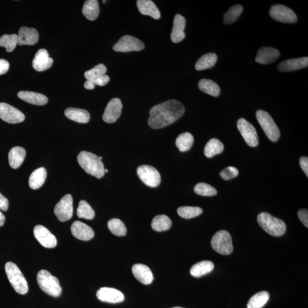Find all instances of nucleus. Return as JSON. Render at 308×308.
Listing matches in <instances>:
<instances>
[{
  "label": "nucleus",
  "instance_id": "nucleus-42",
  "mask_svg": "<svg viewBox=\"0 0 308 308\" xmlns=\"http://www.w3.org/2000/svg\"><path fill=\"white\" fill-rule=\"evenodd\" d=\"M194 191L196 194L204 197H213L217 194L216 189L205 183H200L196 185Z\"/></svg>",
  "mask_w": 308,
  "mask_h": 308
},
{
  "label": "nucleus",
  "instance_id": "nucleus-23",
  "mask_svg": "<svg viewBox=\"0 0 308 308\" xmlns=\"http://www.w3.org/2000/svg\"><path fill=\"white\" fill-rule=\"evenodd\" d=\"M132 272L134 277L144 285L152 284L154 280L153 272L146 265L135 264L132 268Z\"/></svg>",
  "mask_w": 308,
  "mask_h": 308
},
{
  "label": "nucleus",
  "instance_id": "nucleus-53",
  "mask_svg": "<svg viewBox=\"0 0 308 308\" xmlns=\"http://www.w3.org/2000/svg\"><path fill=\"white\" fill-rule=\"evenodd\" d=\"M182 308V307H175V308Z\"/></svg>",
  "mask_w": 308,
  "mask_h": 308
},
{
  "label": "nucleus",
  "instance_id": "nucleus-54",
  "mask_svg": "<svg viewBox=\"0 0 308 308\" xmlns=\"http://www.w3.org/2000/svg\"><path fill=\"white\" fill-rule=\"evenodd\" d=\"M102 2H103V3H104V4H105V3H106V2H107V1H103Z\"/></svg>",
  "mask_w": 308,
  "mask_h": 308
},
{
  "label": "nucleus",
  "instance_id": "nucleus-32",
  "mask_svg": "<svg viewBox=\"0 0 308 308\" xmlns=\"http://www.w3.org/2000/svg\"><path fill=\"white\" fill-rule=\"evenodd\" d=\"M224 145L222 142L216 139H210L205 144L204 153L205 156L208 158L217 155L223 152Z\"/></svg>",
  "mask_w": 308,
  "mask_h": 308
},
{
  "label": "nucleus",
  "instance_id": "nucleus-29",
  "mask_svg": "<svg viewBox=\"0 0 308 308\" xmlns=\"http://www.w3.org/2000/svg\"><path fill=\"white\" fill-rule=\"evenodd\" d=\"M82 14L90 21H94L99 14V4L97 0H87L83 4Z\"/></svg>",
  "mask_w": 308,
  "mask_h": 308
},
{
  "label": "nucleus",
  "instance_id": "nucleus-1",
  "mask_svg": "<svg viewBox=\"0 0 308 308\" xmlns=\"http://www.w3.org/2000/svg\"><path fill=\"white\" fill-rule=\"evenodd\" d=\"M185 111V107L181 102L175 99H169L151 108L149 125L153 129H159L168 126L182 117Z\"/></svg>",
  "mask_w": 308,
  "mask_h": 308
},
{
  "label": "nucleus",
  "instance_id": "nucleus-10",
  "mask_svg": "<svg viewBox=\"0 0 308 308\" xmlns=\"http://www.w3.org/2000/svg\"><path fill=\"white\" fill-rule=\"evenodd\" d=\"M237 128L248 146L256 147L259 144V137L256 128L245 119L240 118L237 123Z\"/></svg>",
  "mask_w": 308,
  "mask_h": 308
},
{
  "label": "nucleus",
  "instance_id": "nucleus-13",
  "mask_svg": "<svg viewBox=\"0 0 308 308\" xmlns=\"http://www.w3.org/2000/svg\"><path fill=\"white\" fill-rule=\"evenodd\" d=\"M0 118L6 123L12 124L22 123L25 120V115L12 106L0 103Z\"/></svg>",
  "mask_w": 308,
  "mask_h": 308
},
{
  "label": "nucleus",
  "instance_id": "nucleus-12",
  "mask_svg": "<svg viewBox=\"0 0 308 308\" xmlns=\"http://www.w3.org/2000/svg\"><path fill=\"white\" fill-rule=\"evenodd\" d=\"M144 44L142 41L133 36H124L121 38L115 45L113 49L118 52H129L132 51H140L144 49Z\"/></svg>",
  "mask_w": 308,
  "mask_h": 308
},
{
  "label": "nucleus",
  "instance_id": "nucleus-41",
  "mask_svg": "<svg viewBox=\"0 0 308 308\" xmlns=\"http://www.w3.org/2000/svg\"><path fill=\"white\" fill-rule=\"evenodd\" d=\"M177 212L180 216L189 219L200 216L203 213V210L198 207L184 206L179 207Z\"/></svg>",
  "mask_w": 308,
  "mask_h": 308
},
{
  "label": "nucleus",
  "instance_id": "nucleus-25",
  "mask_svg": "<svg viewBox=\"0 0 308 308\" xmlns=\"http://www.w3.org/2000/svg\"><path fill=\"white\" fill-rule=\"evenodd\" d=\"M18 97L22 100L34 105L43 106L46 105L48 102L46 95L32 92H20L18 93Z\"/></svg>",
  "mask_w": 308,
  "mask_h": 308
},
{
  "label": "nucleus",
  "instance_id": "nucleus-14",
  "mask_svg": "<svg viewBox=\"0 0 308 308\" xmlns=\"http://www.w3.org/2000/svg\"><path fill=\"white\" fill-rule=\"evenodd\" d=\"M33 233L37 241L44 247L53 248L57 246L56 237L46 227L37 225L34 228Z\"/></svg>",
  "mask_w": 308,
  "mask_h": 308
},
{
  "label": "nucleus",
  "instance_id": "nucleus-36",
  "mask_svg": "<svg viewBox=\"0 0 308 308\" xmlns=\"http://www.w3.org/2000/svg\"><path fill=\"white\" fill-rule=\"evenodd\" d=\"M194 140V137L190 133H182L176 139V145L180 152H185L191 148Z\"/></svg>",
  "mask_w": 308,
  "mask_h": 308
},
{
  "label": "nucleus",
  "instance_id": "nucleus-49",
  "mask_svg": "<svg viewBox=\"0 0 308 308\" xmlns=\"http://www.w3.org/2000/svg\"><path fill=\"white\" fill-rule=\"evenodd\" d=\"M8 207L9 201L8 199L0 193V210L6 211L8 210Z\"/></svg>",
  "mask_w": 308,
  "mask_h": 308
},
{
  "label": "nucleus",
  "instance_id": "nucleus-48",
  "mask_svg": "<svg viewBox=\"0 0 308 308\" xmlns=\"http://www.w3.org/2000/svg\"><path fill=\"white\" fill-rule=\"evenodd\" d=\"M300 165L301 169L303 170L305 174L308 177V158L306 156L301 157L300 159Z\"/></svg>",
  "mask_w": 308,
  "mask_h": 308
},
{
  "label": "nucleus",
  "instance_id": "nucleus-50",
  "mask_svg": "<svg viewBox=\"0 0 308 308\" xmlns=\"http://www.w3.org/2000/svg\"><path fill=\"white\" fill-rule=\"evenodd\" d=\"M95 85L92 80H87L84 83V87L88 90H92L95 88Z\"/></svg>",
  "mask_w": 308,
  "mask_h": 308
},
{
  "label": "nucleus",
  "instance_id": "nucleus-22",
  "mask_svg": "<svg viewBox=\"0 0 308 308\" xmlns=\"http://www.w3.org/2000/svg\"><path fill=\"white\" fill-rule=\"evenodd\" d=\"M185 23L186 20L184 16L179 14L175 16L171 34V40L172 43H178L184 40L185 37L184 31Z\"/></svg>",
  "mask_w": 308,
  "mask_h": 308
},
{
  "label": "nucleus",
  "instance_id": "nucleus-16",
  "mask_svg": "<svg viewBox=\"0 0 308 308\" xmlns=\"http://www.w3.org/2000/svg\"><path fill=\"white\" fill-rule=\"evenodd\" d=\"M98 299L108 303H119L123 302L124 299V295L116 289L103 287L97 293Z\"/></svg>",
  "mask_w": 308,
  "mask_h": 308
},
{
  "label": "nucleus",
  "instance_id": "nucleus-4",
  "mask_svg": "<svg viewBox=\"0 0 308 308\" xmlns=\"http://www.w3.org/2000/svg\"><path fill=\"white\" fill-rule=\"evenodd\" d=\"M5 269L8 280L14 290L19 294L27 293L28 282L17 265L9 262L6 263Z\"/></svg>",
  "mask_w": 308,
  "mask_h": 308
},
{
  "label": "nucleus",
  "instance_id": "nucleus-39",
  "mask_svg": "<svg viewBox=\"0 0 308 308\" xmlns=\"http://www.w3.org/2000/svg\"><path fill=\"white\" fill-rule=\"evenodd\" d=\"M243 11V8L242 5L237 4L232 6L224 15V23L226 25L233 23L242 15Z\"/></svg>",
  "mask_w": 308,
  "mask_h": 308
},
{
  "label": "nucleus",
  "instance_id": "nucleus-17",
  "mask_svg": "<svg viewBox=\"0 0 308 308\" xmlns=\"http://www.w3.org/2000/svg\"><path fill=\"white\" fill-rule=\"evenodd\" d=\"M72 235L83 241H89L94 236V231L91 227L79 221H76L71 226Z\"/></svg>",
  "mask_w": 308,
  "mask_h": 308
},
{
  "label": "nucleus",
  "instance_id": "nucleus-19",
  "mask_svg": "<svg viewBox=\"0 0 308 308\" xmlns=\"http://www.w3.org/2000/svg\"><path fill=\"white\" fill-rule=\"evenodd\" d=\"M53 60L49 57L46 49H41L37 51L33 60V68L38 72H43L52 66Z\"/></svg>",
  "mask_w": 308,
  "mask_h": 308
},
{
  "label": "nucleus",
  "instance_id": "nucleus-20",
  "mask_svg": "<svg viewBox=\"0 0 308 308\" xmlns=\"http://www.w3.org/2000/svg\"><path fill=\"white\" fill-rule=\"evenodd\" d=\"M308 65V58L307 57L298 58L284 61L279 63L277 69L281 72H293L306 68Z\"/></svg>",
  "mask_w": 308,
  "mask_h": 308
},
{
  "label": "nucleus",
  "instance_id": "nucleus-46",
  "mask_svg": "<svg viewBox=\"0 0 308 308\" xmlns=\"http://www.w3.org/2000/svg\"><path fill=\"white\" fill-rule=\"evenodd\" d=\"M297 216L299 219L307 228L308 227V211L307 209L300 210L298 212Z\"/></svg>",
  "mask_w": 308,
  "mask_h": 308
},
{
  "label": "nucleus",
  "instance_id": "nucleus-45",
  "mask_svg": "<svg viewBox=\"0 0 308 308\" xmlns=\"http://www.w3.org/2000/svg\"><path fill=\"white\" fill-rule=\"evenodd\" d=\"M91 80H92L95 86H104L107 85L109 81H110V78H109L108 76L104 75Z\"/></svg>",
  "mask_w": 308,
  "mask_h": 308
},
{
  "label": "nucleus",
  "instance_id": "nucleus-34",
  "mask_svg": "<svg viewBox=\"0 0 308 308\" xmlns=\"http://www.w3.org/2000/svg\"><path fill=\"white\" fill-rule=\"evenodd\" d=\"M172 226V221L165 215H159L154 218L152 223V229L157 232L168 230Z\"/></svg>",
  "mask_w": 308,
  "mask_h": 308
},
{
  "label": "nucleus",
  "instance_id": "nucleus-31",
  "mask_svg": "<svg viewBox=\"0 0 308 308\" xmlns=\"http://www.w3.org/2000/svg\"><path fill=\"white\" fill-rule=\"evenodd\" d=\"M199 88L200 91L213 97H218L220 93L219 86L211 79H202L199 82Z\"/></svg>",
  "mask_w": 308,
  "mask_h": 308
},
{
  "label": "nucleus",
  "instance_id": "nucleus-8",
  "mask_svg": "<svg viewBox=\"0 0 308 308\" xmlns=\"http://www.w3.org/2000/svg\"><path fill=\"white\" fill-rule=\"evenodd\" d=\"M269 14L274 20L282 23L293 24L297 21V15L294 12L283 5H273Z\"/></svg>",
  "mask_w": 308,
  "mask_h": 308
},
{
  "label": "nucleus",
  "instance_id": "nucleus-3",
  "mask_svg": "<svg viewBox=\"0 0 308 308\" xmlns=\"http://www.w3.org/2000/svg\"><path fill=\"white\" fill-rule=\"evenodd\" d=\"M258 221L262 229L272 236H281L286 232L287 226L284 221L267 213L259 214Z\"/></svg>",
  "mask_w": 308,
  "mask_h": 308
},
{
  "label": "nucleus",
  "instance_id": "nucleus-21",
  "mask_svg": "<svg viewBox=\"0 0 308 308\" xmlns=\"http://www.w3.org/2000/svg\"><path fill=\"white\" fill-rule=\"evenodd\" d=\"M279 56L280 52L277 49L271 47H263L258 50L255 61L259 63L268 65L276 62Z\"/></svg>",
  "mask_w": 308,
  "mask_h": 308
},
{
  "label": "nucleus",
  "instance_id": "nucleus-40",
  "mask_svg": "<svg viewBox=\"0 0 308 308\" xmlns=\"http://www.w3.org/2000/svg\"><path fill=\"white\" fill-rule=\"evenodd\" d=\"M17 44V34H4L0 37V46L4 47L7 52L14 51Z\"/></svg>",
  "mask_w": 308,
  "mask_h": 308
},
{
  "label": "nucleus",
  "instance_id": "nucleus-2",
  "mask_svg": "<svg viewBox=\"0 0 308 308\" xmlns=\"http://www.w3.org/2000/svg\"><path fill=\"white\" fill-rule=\"evenodd\" d=\"M77 160L80 166L88 174L98 179L104 176V165L102 160L95 154L83 151L79 154Z\"/></svg>",
  "mask_w": 308,
  "mask_h": 308
},
{
  "label": "nucleus",
  "instance_id": "nucleus-9",
  "mask_svg": "<svg viewBox=\"0 0 308 308\" xmlns=\"http://www.w3.org/2000/svg\"><path fill=\"white\" fill-rule=\"evenodd\" d=\"M137 174L141 181L150 187H158L161 181L158 170L151 166H139L137 169Z\"/></svg>",
  "mask_w": 308,
  "mask_h": 308
},
{
  "label": "nucleus",
  "instance_id": "nucleus-28",
  "mask_svg": "<svg viewBox=\"0 0 308 308\" xmlns=\"http://www.w3.org/2000/svg\"><path fill=\"white\" fill-rule=\"evenodd\" d=\"M46 169L44 168L38 169L31 173L29 179V185L33 190L40 188L46 179Z\"/></svg>",
  "mask_w": 308,
  "mask_h": 308
},
{
  "label": "nucleus",
  "instance_id": "nucleus-35",
  "mask_svg": "<svg viewBox=\"0 0 308 308\" xmlns=\"http://www.w3.org/2000/svg\"><path fill=\"white\" fill-rule=\"evenodd\" d=\"M269 297L268 292H259L250 298L247 308H262L268 302Z\"/></svg>",
  "mask_w": 308,
  "mask_h": 308
},
{
  "label": "nucleus",
  "instance_id": "nucleus-18",
  "mask_svg": "<svg viewBox=\"0 0 308 308\" xmlns=\"http://www.w3.org/2000/svg\"><path fill=\"white\" fill-rule=\"evenodd\" d=\"M18 44L20 46H33L37 43L39 34L34 28L21 27L19 30Z\"/></svg>",
  "mask_w": 308,
  "mask_h": 308
},
{
  "label": "nucleus",
  "instance_id": "nucleus-52",
  "mask_svg": "<svg viewBox=\"0 0 308 308\" xmlns=\"http://www.w3.org/2000/svg\"><path fill=\"white\" fill-rule=\"evenodd\" d=\"M105 172H108V169H105Z\"/></svg>",
  "mask_w": 308,
  "mask_h": 308
},
{
  "label": "nucleus",
  "instance_id": "nucleus-7",
  "mask_svg": "<svg viewBox=\"0 0 308 308\" xmlns=\"http://www.w3.org/2000/svg\"><path fill=\"white\" fill-rule=\"evenodd\" d=\"M211 246L214 251L220 254L229 255L233 252L232 237L225 230L218 231L211 240Z\"/></svg>",
  "mask_w": 308,
  "mask_h": 308
},
{
  "label": "nucleus",
  "instance_id": "nucleus-43",
  "mask_svg": "<svg viewBox=\"0 0 308 308\" xmlns=\"http://www.w3.org/2000/svg\"><path fill=\"white\" fill-rule=\"evenodd\" d=\"M107 67L104 64H98L95 66L94 68L88 70L85 73V77L87 80H91L97 78V77L102 75H105L107 73Z\"/></svg>",
  "mask_w": 308,
  "mask_h": 308
},
{
  "label": "nucleus",
  "instance_id": "nucleus-15",
  "mask_svg": "<svg viewBox=\"0 0 308 308\" xmlns=\"http://www.w3.org/2000/svg\"><path fill=\"white\" fill-rule=\"evenodd\" d=\"M123 105L120 99L115 98L111 99L105 108L102 119L108 123H114L121 116Z\"/></svg>",
  "mask_w": 308,
  "mask_h": 308
},
{
  "label": "nucleus",
  "instance_id": "nucleus-51",
  "mask_svg": "<svg viewBox=\"0 0 308 308\" xmlns=\"http://www.w3.org/2000/svg\"><path fill=\"white\" fill-rule=\"evenodd\" d=\"M5 221V217L4 215L0 211V227L4 226Z\"/></svg>",
  "mask_w": 308,
  "mask_h": 308
},
{
  "label": "nucleus",
  "instance_id": "nucleus-11",
  "mask_svg": "<svg viewBox=\"0 0 308 308\" xmlns=\"http://www.w3.org/2000/svg\"><path fill=\"white\" fill-rule=\"evenodd\" d=\"M73 203L72 195L67 194L56 204L54 213L60 221L64 222L71 219L73 214Z\"/></svg>",
  "mask_w": 308,
  "mask_h": 308
},
{
  "label": "nucleus",
  "instance_id": "nucleus-6",
  "mask_svg": "<svg viewBox=\"0 0 308 308\" xmlns=\"http://www.w3.org/2000/svg\"><path fill=\"white\" fill-rule=\"evenodd\" d=\"M256 116L269 140L277 142L280 137V131L271 115L267 111L259 110L257 111Z\"/></svg>",
  "mask_w": 308,
  "mask_h": 308
},
{
  "label": "nucleus",
  "instance_id": "nucleus-37",
  "mask_svg": "<svg viewBox=\"0 0 308 308\" xmlns=\"http://www.w3.org/2000/svg\"><path fill=\"white\" fill-rule=\"evenodd\" d=\"M77 216L79 218H83L87 220H92L95 216V212L91 205L85 200L79 201L78 207L77 210Z\"/></svg>",
  "mask_w": 308,
  "mask_h": 308
},
{
  "label": "nucleus",
  "instance_id": "nucleus-33",
  "mask_svg": "<svg viewBox=\"0 0 308 308\" xmlns=\"http://www.w3.org/2000/svg\"><path fill=\"white\" fill-rule=\"evenodd\" d=\"M217 56L214 53H208L201 56L195 64V69L199 71L213 67L217 62Z\"/></svg>",
  "mask_w": 308,
  "mask_h": 308
},
{
  "label": "nucleus",
  "instance_id": "nucleus-27",
  "mask_svg": "<svg viewBox=\"0 0 308 308\" xmlns=\"http://www.w3.org/2000/svg\"><path fill=\"white\" fill-rule=\"evenodd\" d=\"M26 156V151L21 147H15L8 154L9 165L12 168L16 169L20 168L24 162Z\"/></svg>",
  "mask_w": 308,
  "mask_h": 308
},
{
  "label": "nucleus",
  "instance_id": "nucleus-30",
  "mask_svg": "<svg viewBox=\"0 0 308 308\" xmlns=\"http://www.w3.org/2000/svg\"><path fill=\"white\" fill-rule=\"evenodd\" d=\"M214 268V263L204 261L197 263L191 268L190 273L192 277H200L211 272Z\"/></svg>",
  "mask_w": 308,
  "mask_h": 308
},
{
  "label": "nucleus",
  "instance_id": "nucleus-47",
  "mask_svg": "<svg viewBox=\"0 0 308 308\" xmlns=\"http://www.w3.org/2000/svg\"><path fill=\"white\" fill-rule=\"evenodd\" d=\"M9 69V63L8 61L0 59V75H4Z\"/></svg>",
  "mask_w": 308,
  "mask_h": 308
},
{
  "label": "nucleus",
  "instance_id": "nucleus-44",
  "mask_svg": "<svg viewBox=\"0 0 308 308\" xmlns=\"http://www.w3.org/2000/svg\"><path fill=\"white\" fill-rule=\"evenodd\" d=\"M239 174V170L234 167H227L220 172V175L221 178L229 181V180L235 178Z\"/></svg>",
  "mask_w": 308,
  "mask_h": 308
},
{
  "label": "nucleus",
  "instance_id": "nucleus-24",
  "mask_svg": "<svg viewBox=\"0 0 308 308\" xmlns=\"http://www.w3.org/2000/svg\"><path fill=\"white\" fill-rule=\"evenodd\" d=\"M137 4L141 14L149 15L155 20H159L160 18L158 7L151 0H139Z\"/></svg>",
  "mask_w": 308,
  "mask_h": 308
},
{
  "label": "nucleus",
  "instance_id": "nucleus-38",
  "mask_svg": "<svg viewBox=\"0 0 308 308\" xmlns=\"http://www.w3.org/2000/svg\"><path fill=\"white\" fill-rule=\"evenodd\" d=\"M108 228L113 235L123 236L126 235L127 229L123 221L119 219H112L108 221Z\"/></svg>",
  "mask_w": 308,
  "mask_h": 308
},
{
  "label": "nucleus",
  "instance_id": "nucleus-5",
  "mask_svg": "<svg viewBox=\"0 0 308 308\" xmlns=\"http://www.w3.org/2000/svg\"><path fill=\"white\" fill-rule=\"evenodd\" d=\"M37 282L44 293L54 297H59L62 293V288L59 279L54 277L46 270H41L38 273Z\"/></svg>",
  "mask_w": 308,
  "mask_h": 308
},
{
  "label": "nucleus",
  "instance_id": "nucleus-26",
  "mask_svg": "<svg viewBox=\"0 0 308 308\" xmlns=\"http://www.w3.org/2000/svg\"><path fill=\"white\" fill-rule=\"evenodd\" d=\"M66 117L79 123H88L91 119V115L87 110L83 109L69 108L65 111Z\"/></svg>",
  "mask_w": 308,
  "mask_h": 308
}]
</instances>
